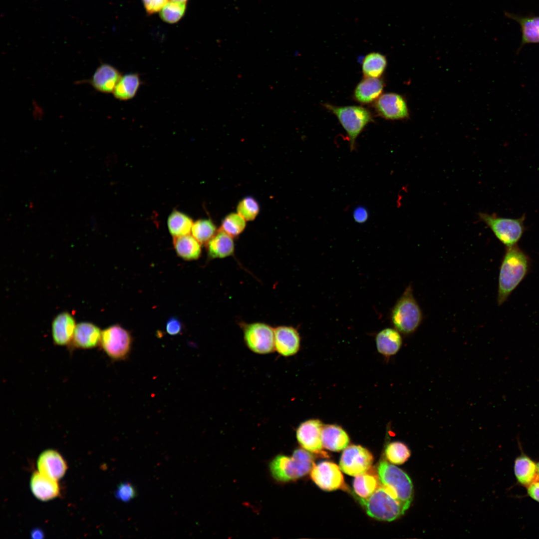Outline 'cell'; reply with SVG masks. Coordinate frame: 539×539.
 Listing matches in <instances>:
<instances>
[{"label":"cell","mask_w":539,"mask_h":539,"mask_svg":"<svg viewBox=\"0 0 539 539\" xmlns=\"http://www.w3.org/2000/svg\"><path fill=\"white\" fill-rule=\"evenodd\" d=\"M323 424L318 419H310L301 423L296 436L300 445L306 451L323 458L328 457L323 450L321 433Z\"/></svg>","instance_id":"cell-12"},{"label":"cell","mask_w":539,"mask_h":539,"mask_svg":"<svg viewBox=\"0 0 539 539\" xmlns=\"http://www.w3.org/2000/svg\"><path fill=\"white\" fill-rule=\"evenodd\" d=\"M422 319L421 309L414 297L412 286L409 285L392 309V322L399 332L410 334L418 328Z\"/></svg>","instance_id":"cell-5"},{"label":"cell","mask_w":539,"mask_h":539,"mask_svg":"<svg viewBox=\"0 0 539 539\" xmlns=\"http://www.w3.org/2000/svg\"><path fill=\"white\" fill-rule=\"evenodd\" d=\"M528 493L532 498L539 502V481H534L530 484Z\"/></svg>","instance_id":"cell-40"},{"label":"cell","mask_w":539,"mask_h":539,"mask_svg":"<svg viewBox=\"0 0 539 539\" xmlns=\"http://www.w3.org/2000/svg\"><path fill=\"white\" fill-rule=\"evenodd\" d=\"M137 495L135 487L127 481L121 483L115 492V496L118 500L127 503L134 499Z\"/></svg>","instance_id":"cell-36"},{"label":"cell","mask_w":539,"mask_h":539,"mask_svg":"<svg viewBox=\"0 0 539 539\" xmlns=\"http://www.w3.org/2000/svg\"><path fill=\"white\" fill-rule=\"evenodd\" d=\"M312 455L302 448L295 449L291 456H276L270 463L269 469L273 478L279 482L299 479L310 472L314 465Z\"/></svg>","instance_id":"cell-2"},{"label":"cell","mask_w":539,"mask_h":539,"mask_svg":"<svg viewBox=\"0 0 539 539\" xmlns=\"http://www.w3.org/2000/svg\"><path fill=\"white\" fill-rule=\"evenodd\" d=\"M323 106L337 117L348 136L350 151L355 150L357 137L373 121L370 111L359 106H336L327 103Z\"/></svg>","instance_id":"cell-6"},{"label":"cell","mask_w":539,"mask_h":539,"mask_svg":"<svg viewBox=\"0 0 539 539\" xmlns=\"http://www.w3.org/2000/svg\"><path fill=\"white\" fill-rule=\"evenodd\" d=\"M30 487L33 495L41 501L52 499L59 494V488L56 481L39 472H35L32 474Z\"/></svg>","instance_id":"cell-21"},{"label":"cell","mask_w":539,"mask_h":539,"mask_svg":"<svg viewBox=\"0 0 539 539\" xmlns=\"http://www.w3.org/2000/svg\"><path fill=\"white\" fill-rule=\"evenodd\" d=\"M376 342L379 353L390 356L399 351L402 345V339L397 330L387 328L377 334Z\"/></svg>","instance_id":"cell-24"},{"label":"cell","mask_w":539,"mask_h":539,"mask_svg":"<svg viewBox=\"0 0 539 539\" xmlns=\"http://www.w3.org/2000/svg\"><path fill=\"white\" fill-rule=\"evenodd\" d=\"M505 16L516 21L520 25L522 39L519 50L525 44L539 43V15L523 16L506 12Z\"/></svg>","instance_id":"cell-19"},{"label":"cell","mask_w":539,"mask_h":539,"mask_svg":"<svg viewBox=\"0 0 539 539\" xmlns=\"http://www.w3.org/2000/svg\"><path fill=\"white\" fill-rule=\"evenodd\" d=\"M185 10L186 3L171 0L160 10V16L167 23H174L183 17Z\"/></svg>","instance_id":"cell-33"},{"label":"cell","mask_w":539,"mask_h":539,"mask_svg":"<svg viewBox=\"0 0 539 539\" xmlns=\"http://www.w3.org/2000/svg\"><path fill=\"white\" fill-rule=\"evenodd\" d=\"M321 438L323 447L332 451H340L344 449L349 442V438L346 432L336 425L323 426Z\"/></svg>","instance_id":"cell-22"},{"label":"cell","mask_w":539,"mask_h":539,"mask_svg":"<svg viewBox=\"0 0 539 539\" xmlns=\"http://www.w3.org/2000/svg\"><path fill=\"white\" fill-rule=\"evenodd\" d=\"M193 223L189 216L177 210L170 214L167 220L168 230L173 237L190 234Z\"/></svg>","instance_id":"cell-28"},{"label":"cell","mask_w":539,"mask_h":539,"mask_svg":"<svg viewBox=\"0 0 539 539\" xmlns=\"http://www.w3.org/2000/svg\"><path fill=\"white\" fill-rule=\"evenodd\" d=\"M313 481L322 490L348 491L340 468L333 462L323 461L314 464L310 471Z\"/></svg>","instance_id":"cell-11"},{"label":"cell","mask_w":539,"mask_h":539,"mask_svg":"<svg viewBox=\"0 0 539 539\" xmlns=\"http://www.w3.org/2000/svg\"><path fill=\"white\" fill-rule=\"evenodd\" d=\"M130 332L119 324L108 327L102 331L100 344L106 354L113 360L125 359L131 348Z\"/></svg>","instance_id":"cell-8"},{"label":"cell","mask_w":539,"mask_h":539,"mask_svg":"<svg viewBox=\"0 0 539 539\" xmlns=\"http://www.w3.org/2000/svg\"><path fill=\"white\" fill-rule=\"evenodd\" d=\"M141 84L139 75L136 73H128L121 76L113 91L114 97L121 100H127L133 98Z\"/></svg>","instance_id":"cell-27"},{"label":"cell","mask_w":539,"mask_h":539,"mask_svg":"<svg viewBox=\"0 0 539 539\" xmlns=\"http://www.w3.org/2000/svg\"><path fill=\"white\" fill-rule=\"evenodd\" d=\"M373 462V455L367 449L352 445L347 446L342 452L339 468L346 474L355 477L368 471Z\"/></svg>","instance_id":"cell-10"},{"label":"cell","mask_w":539,"mask_h":539,"mask_svg":"<svg viewBox=\"0 0 539 539\" xmlns=\"http://www.w3.org/2000/svg\"><path fill=\"white\" fill-rule=\"evenodd\" d=\"M537 472L539 476V462L537 465Z\"/></svg>","instance_id":"cell-43"},{"label":"cell","mask_w":539,"mask_h":539,"mask_svg":"<svg viewBox=\"0 0 539 539\" xmlns=\"http://www.w3.org/2000/svg\"><path fill=\"white\" fill-rule=\"evenodd\" d=\"M43 533L40 529H35L32 531L31 537L32 539H40L43 538Z\"/></svg>","instance_id":"cell-41"},{"label":"cell","mask_w":539,"mask_h":539,"mask_svg":"<svg viewBox=\"0 0 539 539\" xmlns=\"http://www.w3.org/2000/svg\"><path fill=\"white\" fill-rule=\"evenodd\" d=\"M121 77L120 73L114 67L108 64H102L93 74L90 83L98 91L113 92Z\"/></svg>","instance_id":"cell-18"},{"label":"cell","mask_w":539,"mask_h":539,"mask_svg":"<svg viewBox=\"0 0 539 539\" xmlns=\"http://www.w3.org/2000/svg\"><path fill=\"white\" fill-rule=\"evenodd\" d=\"M529 268L527 255L515 245L507 247L499 276L498 303L502 304L526 276Z\"/></svg>","instance_id":"cell-1"},{"label":"cell","mask_w":539,"mask_h":539,"mask_svg":"<svg viewBox=\"0 0 539 539\" xmlns=\"http://www.w3.org/2000/svg\"><path fill=\"white\" fill-rule=\"evenodd\" d=\"M183 329V325L179 319L175 317L169 318L166 324V330L170 335L179 334Z\"/></svg>","instance_id":"cell-38"},{"label":"cell","mask_w":539,"mask_h":539,"mask_svg":"<svg viewBox=\"0 0 539 539\" xmlns=\"http://www.w3.org/2000/svg\"><path fill=\"white\" fill-rule=\"evenodd\" d=\"M76 325L74 318L68 312L58 314L52 323V336L54 344L58 346L70 344Z\"/></svg>","instance_id":"cell-17"},{"label":"cell","mask_w":539,"mask_h":539,"mask_svg":"<svg viewBox=\"0 0 539 539\" xmlns=\"http://www.w3.org/2000/svg\"><path fill=\"white\" fill-rule=\"evenodd\" d=\"M479 217L491 229L497 239L507 247L516 245L525 230V216L513 219L481 213Z\"/></svg>","instance_id":"cell-7"},{"label":"cell","mask_w":539,"mask_h":539,"mask_svg":"<svg viewBox=\"0 0 539 539\" xmlns=\"http://www.w3.org/2000/svg\"><path fill=\"white\" fill-rule=\"evenodd\" d=\"M385 452L387 460L390 463L396 465L404 464L411 455L408 447L405 444L398 441L388 444Z\"/></svg>","instance_id":"cell-32"},{"label":"cell","mask_w":539,"mask_h":539,"mask_svg":"<svg viewBox=\"0 0 539 539\" xmlns=\"http://www.w3.org/2000/svg\"><path fill=\"white\" fill-rule=\"evenodd\" d=\"M380 485L378 475L374 473L371 468L366 472L355 476L353 484L356 495L363 499L370 496Z\"/></svg>","instance_id":"cell-26"},{"label":"cell","mask_w":539,"mask_h":539,"mask_svg":"<svg viewBox=\"0 0 539 539\" xmlns=\"http://www.w3.org/2000/svg\"><path fill=\"white\" fill-rule=\"evenodd\" d=\"M206 245L208 255L210 259L226 258L232 255L234 252L233 237L220 229Z\"/></svg>","instance_id":"cell-23"},{"label":"cell","mask_w":539,"mask_h":539,"mask_svg":"<svg viewBox=\"0 0 539 539\" xmlns=\"http://www.w3.org/2000/svg\"><path fill=\"white\" fill-rule=\"evenodd\" d=\"M274 349L280 355L288 357L295 354L300 347L298 331L292 326H279L274 329Z\"/></svg>","instance_id":"cell-14"},{"label":"cell","mask_w":539,"mask_h":539,"mask_svg":"<svg viewBox=\"0 0 539 539\" xmlns=\"http://www.w3.org/2000/svg\"><path fill=\"white\" fill-rule=\"evenodd\" d=\"M387 60L378 52H371L364 57L362 69L365 77L379 78L385 71Z\"/></svg>","instance_id":"cell-29"},{"label":"cell","mask_w":539,"mask_h":539,"mask_svg":"<svg viewBox=\"0 0 539 539\" xmlns=\"http://www.w3.org/2000/svg\"><path fill=\"white\" fill-rule=\"evenodd\" d=\"M514 471L518 481L523 485H528L535 480L537 465L527 456L522 455L515 461Z\"/></svg>","instance_id":"cell-30"},{"label":"cell","mask_w":539,"mask_h":539,"mask_svg":"<svg viewBox=\"0 0 539 539\" xmlns=\"http://www.w3.org/2000/svg\"><path fill=\"white\" fill-rule=\"evenodd\" d=\"M356 498L368 516L380 521H392L406 511L400 502L381 483L377 489L367 498Z\"/></svg>","instance_id":"cell-4"},{"label":"cell","mask_w":539,"mask_h":539,"mask_svg":"<svg viewBox=\"0 0 539 539\" xmlns=\"http://www.w3.org/2000/svg\"><path fill=\"white\" fill-rule=\"evenodd\" d=\"M384 83L379 78L365 77L356 86L353 96L361 104H369L376 100L381 95Z\"/></svg>","instance_id":"cell-20"},{"label":"cell","mask_w":539,"mask_h":539,"mask_svg":"<svg viewBox=\"0 0 539 539\" xmlns=\"http://www.w3.org/2000/svg\"><path fill=\"white\" fill-rule=\"evenodd\" d=\"M37 468L41 474L57 481L64 475L67 465L58 452L47 450L40 455L37 461Z\"/></svg>","instance_id":"cell-16"},{"label":"cell","mask_w":539,"mask_h":539,"mask_svg":"<svg viewBox=\"0 0 539 539\" xmlns=\"http://www.w3.org/2000/svg\"><path fill=\"white\" fill-rule=\"evenodd\" d=\"M173 242L176 254L185 260H195L201 256V244L192 235L173 237Z\"/></svg>","instance_id":"cell-25"},{"label":"cell","mask_w":539,"mask_h":539,"mask_svg":"<svg viewBox=\"0 0 539 539\" xmlns=\"http://www.w3.org/2000/svg\"><path fill=\"white\" fill-rule=\"evenodd\" d=\"M378 475L380 483L406 511L413 497V486L409 476L402 470L386 461L380 462Z\"/></svg>","instance_id":"cell-3"},{"label":"cell","mask_w":539,"mask_h":539,"mask_svg":"<svg viewBox=\"0 0 539 539\" xmlns=\"http://www.w3.org/2000/svg\"><path fill=\"white\" fill-rule=\"evenodd\" d=\"M352 216L356 223L363 224L368 220L369 213L366 208L359 206L354 209Z\"/></svg>","instance_id":"cell-39"},{"label":"cell","mask_w":539,"mask_h":539,"mask_svg":"<svg viewBox=\"0 0 539 539\" xmlns=\"http://www.w3.org/2000/svg\"><path fill=\"white\" fill-rule=\"evenodd\" d=\"M244 338L248 348L259 354H269L274 349V328L269 325L255 322L244 326Z\"/></svg>","instance_id":"cell-9"},{"label":"cell","mask_w":539,"mask_h":539,"mask_svg":"<svg viewBox=\"0 0 539 539\" xmlns=\"http://www.w3.org/2000/svg\"><path fill=\"white\" fill-rule=\"evenodd\" d=\"M102 331L96 325L88 322L76 324L72 341L71 348L91 349L100 343Z\"/></svg>","instance_id":"cell-15"},{"label":"cell","mask_w":539,"mask_h":539,"mask_svg":"<svg viewBox=\"0 0 539 539\" xmlns=\"http://www.w3.org/2000/svg\"><path fill=\"white\" fill-rule=\"evenodd\" d=\"M171 0L174 1H178V2H185V3H186V1H187V0Z\"/></svg>","instance_id":"cell-42"},{"label":"cell","mask_w":539,"mask_h":539,"mask_svg":"<svg viewBox=\"0 0 539 539\" xmlns=\"http://www.w3.org/2000/svg\"><path fill=\"white\" fill-rule=\"evenodd\" d=\"M144 8L149 14L160 10L168 2V0H142Z\"/></svg>","instance_id":"cell-37"},{"label":"cell","mask_w":539,"mask_h":539,"mask_svg":"<svg viewBox=\"0 0 539 539\" xmlns=\"http://www.w3.org/2000/svg\"><path fill=\"white\" fill-rule=\"evenodd\" d=\"M216 227L209 219H200L193 224L192 235L201 244L206 245L216 234Z\"/></svg>","instance_id":"cell-31"},{"label":"cell","mask_w":539,"mask_h":539,"mask_svg":"<svg viewBox=\"0 0 539 539\" xmlns=\"http://www.w3.org/2000/svg\"><path fill=\"white\" fill-rule=\"evenodd\" d=\"M246 220L238 213H231L223 220L221 228L219 229L232 237H235L240 235L245 229Z\"/></svg>","instance_id":"cell-34"},{"label":"cell","mask_w":539,"mask_h":539,"mask_svg":"<svg viewBox=\"0 0 539 539\" xmlns=\"http://www.w3.org/2000/svg\"><path fill=\"white\" fill-rule=\"evenodd\" d=\"M375 108L380 116L386 119H404L409 116L405 99L401 95L395 93L382 94L376 100Z\"/></svg>","instance_id":"cell-13"},{"label":"cell","mask_w":539,"mask_h":539,"mask_svg":"<svg viewBox=\"0 0 539 539\" xmlns=\"http://www.w3.org/2000/svg\"><path fill=\"white\" fill-rule=\"evenodd\" d=\"M238 213L245 220H254L260 211L257 201L252 197H247L239 203L237 206Z\"/></svg>","instance_id":"cell-35"}]
</instances>
